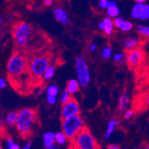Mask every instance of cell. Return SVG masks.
Instances as JSON below:
<instances>
[{
	"label": "cell",
	"mask_w": 149,
	"mask_h": 149,
	"mask_svg": "<svg viewBox=\"0 0 149 149\" xmlns=\"http://www.w3.org/2000/svg\"><path fill=\"white\" fill-rule=\"evenodd\" d=\"M37 122V111L32 108H23L18 111L16 128L21 136L28 137L32 134Z\"/></svg>",
	"instance_id": "6da1fadb"
},
{
	"label": "cell",
	"mask_w": 149,
	"mask_h": 149,
	"mask_svg": "<svg viewBox=\"0 0 149 149\" xmlns=\"http://www.w3.org/2000/svg\"><path fill=\"white\" fill-rule=\"evenodd\" d=\"M86 126L84 121L80 114L72 116L61 120L62 131L70 140H72Z\"/></svg>",
	"instance_id": "7a4b0ae2"
},
{
	"label": "cell",
	"mask_w": 149,
	"mask_h": 149,
	"mask_svg": "<svg viewBox=\"0 0 149 149\" xmlns=\"http://www.w3.org/2000/svg\"><path fill=\"white\" fill-rule=\"evenodd\" d=\"M71 143L73 149H99L96 139L86 127L72 139Z\"/></svg>",
	"instance_id": "3957f363"
},
{
	"label": "cell",
	"mask_w": 149,
	"mask_h": 149,
	"mask_svg": "<svg viewBox=\"0 0 149 149\" xmlns=\"http://www.w3.org/2000/svg\"><path fill=\"white\" fill-rule=\"evenodd\" d=\"M34 34L32 26L26 22H20L15 26L13 36L16 45L19 47H26L29 44Z\"/></svg>",
	"instance_id": "277c9868"
},
{
	"label": "cell",
	"mask_w": 149,
	"mask_h": 149,
	"mask_svg": "<svg viewBox=\"0 0 149 149\" xmlns=\"http://www.w3.org/2000/svg\"><path fill=\"white\" fill-rule=\"evenodd\" d=\"M29 69L27 60L19 53H15L10 58L7 64V71L12 77L20 75Z\"/></svg>",
	"instance_id": "5b68a950"
},
{
	"label": "cell",
	"mask_w": 149,
	"mask_h": 149,
	"mask_svg": "<svg viewBox=\"0 0 149 149\" xmlns=\"http://www.w3.org/2000/svg\"><path fill=\"white\" fill-rule=\"evenodd\" d=\"M74 66L77 80L81 84V86L85 88L90 84L91 81V74L86 61L82 56H78L75 59Z\"/></svg>",
	"instance_id": "8992f818"
},
{
	"label": "cell",
	"mask_w": 149,
	"mask_h": 149,
	"mask_svg": "<svg viewBox=\"0 0 149 149\" xmlns=\"http://www.w3.org/2000/svg\"><path fill=\"white\" fill-rule=\"evenodd\" d=\"M50 66V60L43 55L33 58L29 63V70L31 74L34 78H39L43 76L47 68Z\"/></svg>",
	"instance_id": "52a82bcc"
},
{
	"label": "cell",
	"mask_w": 149,
	"mask_h": 149,
	"mask_svg": "<svg viewBox=\"0 0 149 149\" xmlns=\"http://www.w3.org/2000/svg\"><path fill=\"white\" fill-rule=\"evenodd\" d=\"M81 113V107L79 103L77 102L76 99L72 98L69 102L62 104L61 110V119L69 118L74 115H78Z\"/></svg>",
	"instance_id": "ba28073f"
},
{
	"label": "cell",
	"mask_w": 149,
	"mask_h": 149,
	"mask_svg": "<svg viewBox=\"0 0 149 149\" xmlns=\"http://www.w3.org/2000/svg\"><path fill=\"white\" fill-rule=\"evenodd\" d=\"M130 17L137 20L149 19V5L146 3H136L130 10Z\"/></svg>",
	"instance_id": "9c48e42d"
},
{
	"label": "cell",
	"mask_w": 149,
	"mask_h": 149,
	"mask_svg": "<svg viewBox=\"0 0 149 149\" xmlns=\"http://www.w3.org/2000/svg\"><path fill=\"white\" fill-rule=\"evenodd\" d=\"M145 58V53L143 50L139 48L131 49L126 52L127 63L130 67H136L140 65Z\"/></svg>",
	"instance_id": "30bf717a"
},
{
	"label": "cell",
	"mask_w": 149,
	"mask_h": 149,
	"mask_svg": "<svg viewBox=\"0 0 149 149\" xmlns=\"http://www.w3.org/2000/svg\"><path fill=\"white\" fill-rule=\"evenodd\" d=\"M52 14L56 20L63 26H67L70 22V17L64 8L61 7H56L53 9Z\"/></svg>",
	"instance_id": "8fae6325"
},
{
	"label": "cell",
	"mask_w": 149,
	"mask_h": 149,
	"mask_svg": "<svg viewBox=\"0 0 149 149\" xmlns=\"http://www.w3.org/2000/svg\"><path fill=\"white\" fill-rule=\"evenodd\" d=\"M98 29L102 31L106 35L111 36L113 34L114 31V22L113 19L110 17H107L103 19V20L101 21L98 23Z\"/></svg>",
	"instance_id": "7c38bea8"
},
{
	"label": "cell",
	"mask_w": 149,
	"mask_h": 149,
	"mask_svg": "<svg viewBox=\"0 0 149 149\" xmlns=\"http://www.w3.org/2000/svg\"><path fill=\"white\" fill-rule=\"evenodd\" d=\"M113 22L115 28L118 29L122 32H129L134 28V25H133L132 22L128 20H126V19L120 17H117L114 18Z\"/></svg>",
	"instance_id": "4fadbf2b"
},
{
	"label": "cell",
	"mask_w": 149,
	"mask_h": 149,
	"mask_svg": "<svg viewBox=\"0 0 149 149\" xmlns=\"http://www.w3.org/2000/svg\"><path fill=\"white\" fill-rule=\"evenodd\" d=\"M140 44V38L136 36H128L124 38L122 42V45L126 51L138 48Z\"/></svg>",
	"instance_id": "5bb4252c"
},
{
	"label": "cell",
	"mask_w": 149,
	"mask_h": 149,
	"mask_svg": "<svg viewBox=\"0 0 149 149\" xmlns=\"http://www.w3.org/2000/svg\"><path fill=\"white\" fill-rule=\"evenodd\" d=\"M106 13H107V17H110L111 18H116L119 17L120 14V9L115 1L113 0L109 1L107 7L106 8Z\"/></svg>",
	"instance_id": "9a60e30c"
},
{
	"label": "cell",
	"mask_w": 149,
	"mask_h": 149,
	"mask_svg": "<svg viewBox=\"0 0 149 149\" xmlns=\"http://www.w3.org/2000/svg\"><path fill=\"white\" fill-rule=\"evenodd\" d=\"M130 104V96L128 93L124 92L121 94L119 98V110L120 112H125L128 109Z\"/></svg>",
	"instance_id": "2e32d148"
},
{
	"label": "cell",
	"mask_w": 149,
	"mask_h": 149,
	"mask_svg": "<svg viewBox=\"0 0 149 149\" xmlns=\"http://www.w3.org/2000/svg\"><path fill=\"white\" fill-rule=\"evenodd\" d=\"M118 124H119V122L116 119H112L109 121L108 123H107V129H106V131H105L104 135V140H108L110 139L112 134H113V132L116 129Z\"/></svg>",
	"instance_id": "e0dca14e"
},
{
	"label": "cell",
	"mask_w": 149,
	"mask_h": 149,
	"mask_svg": "<svg viewBox=\"0 0 149 149\" xmlns=\"http://www.w3.org/2000/svg\"><path fill=\"white\" fill-rule=\"evenodd\" d=\"M42 142L46 148L55 144V134L52 131L44 133L42 135Z\"/></svg>",
	"instance_id": "ac0fdd59"
},
{
	"label": "cell",
	"mask_w": 149,
	"mask_h": 149,
	"mask_svg": "<svg viewBox=\"0 0 149 149\" xmlns=\"http://www.w3.org/2000/svg\"><path fill=\"white\" fill-rule=\"evenodd\" d=\"M80 87H81V84L78 82L77 79H71L67 82V84L66 86V90H67L69 93L73 95L74 93H76L77 92L79 91Z\"/></svg>",
	"instance_id": "d6986e66"
},
{
	"label": "cell",
	"mask_w": 149,
	"mask_h": 149,
	"mask_svg": "<svg viewBox=\"0 0 149 149\" xmlns=\"http://www.w3.org/2000/svg\"><path fill=\"white\" fill-rule=\"evenodd\" d=\"M18 118V112L11 111L7 114L5 118V123L8 126H14L17 123Z\"/></svg>",
	"instance_id": "ffe728a7"
},
{
	"label": "cell",
	"mask_w": 149,
	"mask_h": 149,
	"mask_svg": "<svg viewBox=\"0 0 149 149\" xmlns=\"http://www.w3.org/2000/svg\"><path fill=\"white\" fill-rule=\"evenodd\" d=\"M136 31L139 35L145 38H149V26L144 25H139L136 28Z\"/></svg>",
	"instance_id": "44dd1931"
},
{
	"label": "cell",
	"mask_w": 149,
	"mask_h": 149,
	"mask_svg": "<svg viewBox=\"0 0 149 149\" xmlns=\"http://www.w3.org/2000/svg\"><path fill=\"white\" fill-rule=\"evenodd\" d=\"M46 93L47 95H54V96H58L60 93V90L57 85L54 84L48 85L46 89Z\"/></svg>",
	"instance_id": "7402d4cb"
},
{
	"label": "cell",
	"mask_w": 149,
	"mask_h": 149,
	"mask_svg": "<svg viewBox=\"0 0 149 149\" xmlns=\"http://www.w3.org/2000/svg\"><path fill=\"white\" fill-rule=\"evenodd\" d=\"M68 141V138L63 131L58 132L55 134V143L59 146H63Z\"/></svg>",
	"instance_id": "603a6c76"
},
{
	"label": "cell",
	"mask_w": 149,
	"mask_h": 149,
	"mask_svg": "<svg viewBox=\"0 0 149 149\" xmlns=\"http://www.w3.org/2000/svg\"><path fill=\"white\" fill-rule=\"evenodd\" d=\"M54 74H55V66L54 65H50L45 72L42 78L45 81H49V80L52 79L53 77L54 76Z\"/></svg>",
	"instance_id": "cb8c5ba5"
},
{
	"label": "cell",
	"mask_w": 149,
	"mask_h": 149,
	"mask_svg": "<svg viewBox=\"0 0 149 149\" xmlns=\"http://www.w3.org/2000/svg\"><path fill=\"white\" fill-rule=\"evenodd\" d=\"M113 60L115 63H127V59H126V52H117L113 55Z\"/></svg>",
	"instance_id": "d4e9b609"
},
{
	"label": "cell",
	"mask_w": 149,
	"mask_h": 149,
	"mask_svg": "<svg viewBox=\"0 0 149 149\" xmlns=\"http://www.w3.org/2000/svg\"><path fill=\"white\" fill-rule=\"evenodd\" d=\"M101 56H102V59L104 60L110 59L111 57H113V49H112V48L109 46H105L102 49V52H101Z\"/></svg>",
	"instance_id": "484cf974"
},
{
	"label": "cell",
	"mask_w": 149,
	"mask_h": 149,
	"mask_svg": "<svg viewBox=\"0 0 149 149\" xmlns=\"http://www.w3.org/2000/svg\"><path fill=\"white\" fill-rule=\"evenodd\" d=\"M72 98V97L71 94H70V93H69L66 90H64L63 92H62V93H61L59 100L61 104H64L65 103L69 102Z\"/></svg>",
	"instance_id": "4316f807"
},
{
	"label": "cell",
	"mask_w": 149,
	"mask_h": 149,
	"mask_svg": "<svg viewBox=\"0 0 149 149\" xmlns=\"http://www.w3.org/2000/svg\"><path fill=\"white\" fill-rule=\"evenodd\" d=\"M6 146H7V149H20L19 146L18 144H16L14 139L10 137H8L6 139Z\"/></svg>",
	"instance_id": "83f0119b"
},
{
	"label": "cell",
	"mask_w": 149,
	"mask_h": 149,
	"mask_svg": "<svg viewBox=\"0 0 149 149\" xmlns=\"http://www.w3.org/2000/svg\"><path fill=\"white\" fill-rule=\"evenodd\" d=\"M58 102V98L57 96H54V95H47L46 97V102L49 105H54Z\"/></svg>",
	"instance_id": "f1b7e54d"
},
{
	"label": "cell",
	"mask_w": 149,
	"mask_h": 149,
	"mask_svg": "<svg viewBox=\"0 0 149 149\" xmlns=\"http://www.w3.org/2000/svg\"><path fill=\"white\" fill-rule=\"evenodd\" d=\"M134 112L133 110L127 109L126 111L124 112V119H130L134 116Z\"/></svg>",
	"instance_id": "f546056e"
},
{
	"label": "cell",
	"mask_w": 149,
	"mask_h": 149,
	"mask_svg": "<svg viewBox=\"0 0 149 149\" xmlns=\"http://www.w3.org/2000/svg\"><path fill=\"white\" fill-rule=\"evenodd\" d=\"M109 0H99L98 1V6L101 9H106L108 5Z\"/></svg>",
	"instance_id": "4dcf8cb0"
},
{
	"label": "cell",
	"mask_w": 149,
	"mask_h": 149,
	"mask_svg": "<svg viewBox=\"0 0 149 149\" xmlns=\"http://www.w3.org/2000/svg\"><path fill=\"white\" fill-rule=\"evenodd\" d=\"M6 86H7L6 80L4 78H2V77H0V90H2V89L5 88Z\"/></svg>",
	"instance_id": "1f68e13d"
},
{
	"label": "cell",
	"mask_w": 149,
	"mask_h": 149,
	"mask_svg": "<svg viewBox=\"0 0 149 149\" xmlns=\"http://www.w3.org/2000/svg\"><path fill=\"white\" fill-rule=\"evenodd\" d=\"M45 91H46V87H45V86H41L37 88V91H36V94H37V95H42V93H44Z\"/></svg>",
	"instance_id": "d6a6232c"
},
{
	"label": "cell",
	"mask_w": 149,
	"mask_h": 149,
	"mask_svg": "<svg viewBox=\"0 0 149 149\" xmlns=\"http://www.w3.org/2000/svg\"><path fill=\"white\" fill-rule=\"evenodd\" d=\"M97 49H98V46H97L96 43H94V42L91 43L90 47H89V50H90V52H95L97 50Z\"/></svg>",
	"instance_id": "836d02e7"
},
{
	"label": "cell",
	"mask_w": 149,
	"mask_h": 149,
	"mask_svg": "<svg viewBox=\"0 0 149 149\" xmlns=\"http://www.w3.org/2000/svg\"><path fill=\"white\" fill-rule=\"evenodd\" d=\"M107 149H122L119 145L116 144H110L107 146Z\"/></svg>",
	"instance_id": "e575fe53"
},
{
	"label": "cell",
	"mask_w": 149,
	"mask_h": 149,
	"mask_svg": "<svg viewBox=\"0 0 149 149\" xmlns=\"http://www.w3.org/2000/svg\"><path fill=\"white\" fill-rule=\"evenodd\" d=\"M52 0H44L43 3H44V5H46V6L49 7V6H51V5H52Z\"/></svg>",
	"instance_id": "d590c367"
},
{
	"label": "cell",
	"mask_w": 149,
	"mask_h": 149,
	"mask_svg": "<svg viewBox=\"0 0 149 149\" xmlns=\"http://www.w3.org/2000/svg\"><path fill=\"white\" fill-rule=\"evenodd\" d=\"M31 142H28L22 149H31Z\"/></svg>",
	"instance_id": "8d00e7d4"
},
{
	"label": "cell",
	"mask_w": 149,
	"mask_h": 149,
	"mask_svg": "<svg viewBox=\"0 0 149 149\" xmlns=\"http://www.w3.org/2000/svg\"><path fill=\"white\" fill-rule=\"evenodd\" d=\"M5 124H6L5 120L4 121V119H0V127H3Z\"/></svg>",
	"instance_id": "74e56055"
},
{
	"label": "cell",
	"mask_w": 149,
	"mask_h": 149,
	"mask_svg": "<svg viewBox=\"0 0 149 149\" xmlns=\"http://www.w3.org/2000/svg\"><path fill=\"white\" fill-rule=\"evenodd\" d=\"M134 1L136 3H146L147 2V0H134Z\"/></svg>",
	"instance_id": "f35d334b"
},
{
	"label": "cell",
	"mask_w": 149,
	"mask_h": 149,
	"mask_svg": "<svg viewBox=\"0 0 149 149\" xmlns=\"http://www.w3.org/2000/svg\"><path fill=\"white\" fill-rule=\"evenodd\" d=\"M4 22H5V21H4V18L2 17H1V16H0V26L3 25Z\"/></svg>",
	"instance_id": "ab89813d"
},
{
	"label": "cell",
	"mask_w": 149,
	"mask_h": 149,
	"mask_svg": "<svg viewBox=\"0 0 149 149\" xmlns=\"http://www.w3.org/2000/svg\"><path fill=\"white\" fill-rule=\"evenodd\" d=\"M146 102H147L148 105V106H149V93H148V94L147 98H146Z\"/></svg>",
	"instance_id": "60d3db41"
},
{
	"label": "cell",
	"mask_w": 149,
	"mask_h": 149,
	"mask_svg": "<svg viewBox=\"0 0 149 149\" xmlns=\"http://www.w3.org/2000/svg\"><path fill=\"white\" fill-rule=\"evenodd\" d=\"M143 149H149V145H147V146H145Z\"/></svg>",
	"instance_id": "b9f144b4"
},
{
	"label": "cell",
	"mask_w": 149,
	"mask_h": 149,
	"mask_svg": "<svg viewBox=\"0 0 149 149\" xmlns=\"http://www.w3.org/2000/svg\"><path fill=\"white\" fill-rule=\"evenodd\" d=\"M0 149H4V148L2 147H1V146H0Z\"/></svg>",
	"instance_id": "7bdbcfd3"
},
{
	"label": "cell",
	"mask_w": 149,
	"mask_h": 149,
	"mask_svg": "<svg viewBox=\"0 0 149 149\" xmlns=\"http://www.w3.org/2000/svg\"><path fill=\"white\" fill-rule=\"evenodd\" d=\"M43 149H47V148H43Z\"/></svg>",
	"instance_id": "ee69618b"
}]
</instances>
